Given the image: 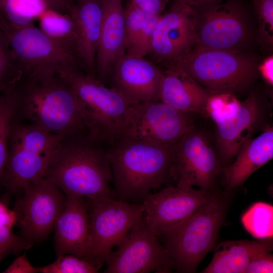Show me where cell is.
<instances>
[{"label": "cell", "instance_id": "603a6c76", "mask_svg": "<svg viewBox=\"0 0 273 273\" xmlns=\"http://www.w3.org/2000/svg\"><path fill=\"white\" fill-rule=\"evenodd\" d=\"M209 93L179 68L168 64L163 71L160 101L188 113L204 114Z\"/></svg>", "mask_w": 273, "mask_h": 273}, {"label": "cell", "instance_id": "277c9868", "mask_svg": "<svg viewBox=\"0 0 273 273\" xmlns=\"http://www.w3.org/2000/svg\"><path fill=\"white\" fill-rule=\"evenodd\" d=\"M58 74L73 92L88 136L106 147L122 139L133 104L114 88L81 70Z\"/></svg>", "mask_w": 273, "mask_h": 273}, {"label": "cell", "instance_id": "f546056e", "mask_svg": "<svg viewBox=\"0 0 273 273\" xmlns=\"http://www.w3.org/2000/svg\"><path fill=\"white\" fill-rule=\"evenodd\" d=\"M14 111L15 97L12 87L0 95V175L7 160L9 138Z\"/></svg>", "mask_w": 273, "mask_h": 273}, {"label": "cell", "instance_id": "d590c367", "mask_svg": "<svg viewBox=\"0 0 273 273\" xmlns=\"http://www.w3.org/2000/svg\"><path fill=\"white\" fill-rule=\"evenodd\" d=\"M3 272L36 273L38 271L37 267L31 264L26 253H24L17 257Z\"/></svg>", "mask_w": 273, "mask_h": 273}, {"label": "cell", "instance_id": "ba28073f", "mask_svg": "<svg viewBox=\"0 0 273 273\" xmlns=\"http://www.w3.org/2000/svg\"><path fill=\"white\" fill-rule=\"evenodd\" d=\"M197 44L249 51L257 42L256 25L244 0H223L192 7Z\"/></svg>", "mask_w": 273, "mask_h": 273}, {"label": "cell", "instance_id": "d4e9b609", "mask_svg": "<svg viewBox=\"0 0 273 273\" xmlns=\"http://www.w3.org/2000/svg\"><path fill=\"white\" fill-rule=\"evenodd\" d=\"M125 10V54L139 57L150 50L159 16L148 14L129 2Z\"/></svg>", "mask_w": 273, "mask_h": 273}, {"label": "cell", "instance_id": "ac0fdd59", "mask_svg": "<svg viewBox=\"0 0 273 273\" xmlns=\"http://www.w3.org/2000/svg\"><path fill=\"white\" fill-rule=\"evenodd\" d=\"M163 75V71L152 62L125 54L114 65L109 80L111 87L134 105L160 101Z\"/></svg>", "mask_w": 273, "mask_h": 273}, {"label": "cell", "instance_id": "7a4b0ae2", "mask_svg": "<svg viewBox=\"0 0 273 273\" xmlns=\"http://www.w3.org/2000/svg\"><path fill=\"white\" fill-rule=\"evenodd\" d=\"M43 177L65 194L89 200L114 198L107 147L87 133L61 138L51 155Z\"/></svg>", "mask_w": 273, "mask_h": 273}, {"label": "cell", "instance_id": "ffe728a7", "mask_svg": "<svg viewBox=\"0 0 273 273\" xmlns=\"http://www.w3.org/2000/svg\"><path fill=\"white\" fill-rule=\"evenodd\" d=\"M65 195V204L54 228L57 256L72 254L84 258L89 233L88 201L83 197Z\"/></svg>", "mask_w": 273, "mask_h": 273}, {"label": "cell", "instance_id": "9a60e30c", "mask_svg": "<svg viewBox=\"0 0 273 273\" xmlns=\"http://www.w3.org/2000/svg\"><path fill=\"white\" fill-rule=\"evenodd\" d=\"M214 193L190 187H166L143 200V216L150 230L158 236L189 217Z\"/></svg>", "mask_w": 273, "mask_h": 273}, {"label": "cell", "instance_id": "4fadbf2b", "mask_svg": "<svg viewBox=\"0 0 273 273\" xmlns=\"http://www.w3.org/2000/svg\"><path fill=\"white\" fill-rule=\"evenodd\" d=\"M194 127L190 113L161 101L142 103L133 105L122 139L172 147Z\"/></svg>", "mask_w": 273, "mask_h": 273}, {"label": "cell", "instance_id": "f1b7e54d", "mask_svg": "<svg viewBox=\"0 0 273 273\" xmlns=\"http://www.w3.org/2000/svg\"><path fill=\"white\" fill-rule=\"evenodd\" d=\"M257 41L267 52L273 48V0H252Z\"/></svg>", "mask_w": 273, "mask_h": 273}, {"label": "cell", "instance_id": "9c48e42d", "mask_svg": "<svg viewBox=\"0 0 273 273\" xmlns=\"http://www.w3.org/2000/svg\"><path fill=\"white\" fill-rule=\"evenodd\" d=\"M88 201L89 233L84 258L100 269L112 249L142 217L144 207L142 203H130L114 198Z\"/></svg>", "mask_w": 273, "mask_h": 273}, {"label": "cell", "instance_id": "5b68a950", "mask_svg": "<svg viewBox=\"0 0 273 273\" xmlns=\"http://www.w3.org/2000/svg\"><path fill=\"white\" fill-rule=\"evenodd\" d=\"M260 59L252 52L215 49L198 44L168 64L181 69L210 95L242 94L258 75Z\"/></svg>", "mask_w": 273, "mask_h": 273}, {"label": "cell", "instance_id": "8fae6325", "mask_svg": "<svg viewBox=\"0 0 273 273\" xmlns=\"http://www.w3.org/2000/svg\"><path fill=\"white\" fill-rule=\"evenodd\" d=\"M221 168L208 138L194 127L171 148L170 175L176 186L213 191Z\"/></svg>", "mask_w": 273, "mask_h": 273}, {"label": "cell", "instance_id": "484cf974", "mask_svg": "<svg viewBox=\"0 0 273 273\" xmlns=\"http://www.w3.org/2000/svg\"><path fill=\"white\" fill-rule=\"evenodd\" d=\"M38 18L39 28L55 42L78 60V37L73 21L69 14L63 15L47 9Z\"/></svg>", "mask_w": 273, "mask_h": 273}, {"label": "cell", "instance_id": "52a82bcc", "mask_svg": "<svg viewBox=\"0 0 273 273\" xmlns=\"http://www.w3.org/2000/svg\"><path fill=\"white\" fill-rule=\"evenodd\" d=\"M62 137L14 115L7 160L0 175V184L6 192L22 193L26 187L43 178L51 155Z\"/></svg>", "mask_w": 273, "mask_h": 273}, {"label": "cell", "instance_id": "e575fe53", "mask_svg": "<svg viewBox=\"0 0 273 273\" xmlns=\"http://www.w3.org/2000/svg\"><path fill=\"white\" fill-rule=\"evenodd\" d=\"M169 0H130L144 12L153 15L162 14Z\"/></svg>", "mask_w": 273, "mask_h": 273}, {"label": "cell", "instance_id": "7402d4cb", "mask_svg": "<svg viewBox=\"0 0 273 273\" xmlns=\"http://www.w3.org/2000/svg\"><path fill=\"white\" fill-rule=\"evenodd\" d=\"M229 165L222 167L226 190L242 186L254 172L273 158V128L266 125L262 132L243 145Z\"/></svg>", "mask_w": 273, "mask_h": 273}, {"label": "cell", "instance_id": "30bf717a", "mask_svg": "<svg viewBox=\"0 0 273 273\" xmlns=\"http://www.w3.org/2000/svg\"><path fill=\"white\" fill-rule=\"evenodd\" d=\"M115 250L108 254L106 273L169 272L172 261L143 214Z\"/></svg>", "mask_w": 273, "mask_h": 273}, {"label": "cell", "instance_id": "3957f363", "mask_svg": "<svg viewBox=\"0 0 273 273\" xmlns=\"http://www.w3.org/2000/svg\"><path fill=\"white\" fill-rule=\"evenodd\" d=\"M171 148L128 138L107 147L119 200H144L152 190L166 184L171 178Z\"/></svg>", "mask_w": 273, "mask_h": 273}, {"label": "cell", "instance_id": "83f0119b", "mask_svg": "<svg viewBox=\"0 0 273 273\" xmlns=\"http://www.w3.org/2000/svg\"><path fill=\"white\" fill-rule=\"evenodd\" d=\"M22 75V69L0 28V94L13 87Z\"/></svg>", "mask_w": 273, "mask_h": 273}, {"label": "cell", "instance_id": "74e56055", "mask_svg": "<svg viewBox=\"0 0 273 273\" xmlns=\"http://www.w3.org/2000/svg\"><path fill=\"white\" fill-rule=\"evenodd\" d=\"M17 223V216L14 210L10 209L0 201V225L11 228Z\"/></svg>", "mask_w": 273, "mask_h": 273}, {"label": "cell", "instance_id": "1f68e13d", "mask_svg": "<svg viewBox=\"0 0 273 273\" xmlns=\"http://www.w3.org/2000/svg\"><path fill=\"white\" fill-rule=\"evenodd\" d=\"M240 103L236 95L232 94L210 95L205 106L204 114L217 124L232 116Z\"/></svg>", "mask_w": 273, "mask_h": 273}, {"label": "cell", "instance_id": "836d02e7", "mask_svg": "<svg viewBox=\"0 0 273 273\" xmlns=\"http://www.w3.org/2000/svg\"><path fill=\"white\" fill-rule=\"evenodd\" d=\"M273 272V255L271 252H263L254 256L248 264L245 273Z\"/></svg>", "mask_w": 273, "mask_h": 273}, {"label": "cell", "instance_id": "e0dca14e", "mask_svg": "<svg viewBox=\"0 0 273 273\" xmlns=\"http://www.w3.org/2000/svg\"><path fill=\"white\" fill-rule=\"evenodd\" d=\"M263 98L255 90L249 94L235 113L216 125V141L220 162L229 164L241 146L252 139L264 120Z\"/></svg>", "mask_w": 273, "mask_h": 273}, {"label": "cell", "instance_id": "44dd1931", "mask_svg": "<svg viewBox=\"0 0 273 273\" xmlns=\"http://www.w3.org/2000/svg\"><path fill=\"white\" fill-rule=\"evenodd\" d=\"M78 37L77 58L83 72L95 76L96 58L102 19L101 0L67 4Z\"/></svg>", "mask_w": 273, "mask_h": 273}, {"label": "cell", "instance_id": "2e32d148", "mask_svg": "<svg viewBox=\"0 0 273 273\" xmlns=\"http://www.w3.org/2000/svg\"><path fill=\"white\" fill-rule=\"evenodd\" d=\"M197 42L193 7L181 0H174L170 9L158 20L149 54L157 60L169 63Z\"/></svg>", "mask_w": 273, "mask_h": 273}, {"label": "cell", "instance_id": "4316f807", "mask_svg": "<svg viewBox=\"0 0 273 273\" xmlns=\"http://www.w3.org/2000/svg\"><path fill=\"white\" fill-rule=\"evenodd\" d=\"M246 230L258 239H271L273 236V206L263 202L251 205L241 217Z\"/></svg>", "mask_w": 273, "mask_h": 273}, {"label": "cell", "instance_id": "d6986e66", "mask_svg": "<svg viewBox=\"0 0 273 273\" xmlns=\"http://www.w3.org/2000/svg\"><path fill=\"white\" fill-rule=\"evenodd\" d=\"M102 19L96 58L95 77L105 84L125 54V10L122 0H101Z\"/></svg>", "mask_w": 273, "mask_h": 273}, {"label": "cell", "instance_id": "ab89813d", "mask_svg": "<svg viewBox=\"0 0 273 273\" xmlns=\"http://www.w3.org/2000/svg\"><path fill=\"white\" fill-rule=\"evenodd\" d=\"M7 256L5 255H0V262L1 261L4 259Z\"/></svg>", "mask_w": 273, "mask_h": 273}, {"label": "cell", "instance_id": "cb8c5ba5", "mask_svg": "<svg viewBox=\"0 0 273 273\" xmlns=\"http://www.w3.org/2000/svg\"><path fill=\"white\" fill-rule=\"evenodd\" d=\"M214 249L212 260L201 272L245 273L254 256L261 252L272 251V238L224 241Z\"/></svg>", "mask_w": 273, "mask_h": 273}, {"label": "cell", "instance_id": "5bb4252c", "mask_svg": "<svg viewBox=\"0 0 273 273\" xmlns=\"http://www.w3.org/2000/svg\"><path fill=\"white\" fill-rule=\"evenodd\" d=\"M14 209L21 235L33 243L45 239L54 230L66 196L43 177L26 187Z\"/></svg>", "mask_w": 273, "mask_h": 273}, {"label": "cell", "instance_id": "4dcf8cb0", "mask_svg": "<svg viewBox=\"0 0 273 273\" xmlns=\"http://www.w3.org/2000/svg\"><path fill=\"white\" fill-rule=\"evenodd\" d=\"M37 269L41 273H96L99 270L88 260L72 254L57 256L53 262Z\"/></svg>", "mask_w": 273, "mask_h": 273}, {"label": "cell", "instance_id": "8d00e7d4", "mask_svg": "<svg viewBox=\"0 0 273 273\" xmlns=\"http://www.w3.org/2000/svg\"><path fill=\"white\" fill-rule=\"evenodd\" d=\"M258 73L264 81L270 87L273 85V55L269 54L262 61H260L258 65Z\"/></svg>", "mask_w": 273, "mask_h": 273}, {"label": "cell", "instance_id": "d6a6232c", "mask_svg": "<svg viewBox=\"0 0 273 273\" xmlns=\"http://www.w3.org/2000/svg\"><path fill=\"white\" fill-rule=\"evenodd\" d=\"M32 246V243L23 237L15 234L12 228L0 225V255L17 253Z\"/></svg>", "mask_w": 273, "mask_h": 273}, {"label": "cell", "instance_id": "8992f818", "mask_svg": "<svg viewBox=\"0 0 273 273\" xmlns=\"http://www.w3.org/2000/svg\"><path fill=\"white\" fill-rule=\"evenodd\" d=\"M231 192L214 193L191 215L158 236L179 272H196L214 249L231 202Z\"/></svg>", "mask_w": 273, "mask_h": 273}, {"label": "cell", "instance_id": "7c38bea8", "mask_svg": "<svg viewBox=\"0 0 273 273\" xmlns=\"http://www.w3.org/2000/svg\"><path fill=\"white\" fill-rule=\"evenodd\" d=\"M1 28L22 69L23 75L38 70H48L56 73L81 70L74 55L60 47L33 23L18 27L3 25Z\"/></svg>", "mask_w": 273, "mask_h": 273}, {"label": "cell", "instance_id": "f35d334b", "mask_svg": "<svg viewBox=\"0 0 273 273\" xmlns=\"http://www.w3.org/2000/svg\"><path fill=\"white\" fill-rule=\"evenodd\" d=\"M190 6H196L205 4L216 3L223 0H181Z\"/></svg>", "mask_w": 273, "mask_h": 273}, {"label": "cell", "instance_id": "6da1fadb", "mask_svg": "<svg viewBox=\"0 0 273 273\" xmlns=\"http://www.w3.org/2000/svg\"><path fill=\"white\" fill-rule=\"evenodd\" d=\"M14 117L60 136L87 133L68 82L48 70L23 75L14 87Z\"/></svg>", "mask_w": 273, "mask_h": 273}]
</instances>
